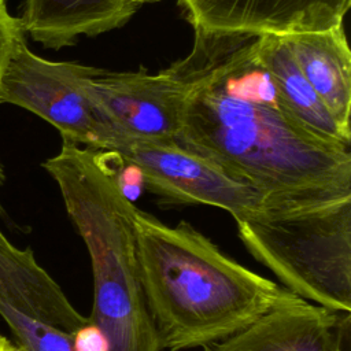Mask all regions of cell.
Wrapping results in <instances>:
<instances>
[{
  "instance_id": "11",
  "label": "cell",
  "mask_w": 351,
  "mask_h": 351,
  "mask_svg": "<svg viewBox=\"0 0 351 351\" xmlns=\"http://www.w3.org/2000/svg\"><path fill=\"white\" fill-rule=\"evenodd\" d=\"M300 71L341 130L351 136V51L344 23L282 34Z\"/></svg>"
},
{
  "instance_id": "18",
  "label": "cell",
  "mask_w": 351,
  "mask_h": 351,
  "mask_svg": "<svg viewBox=\"0 0 351 351\" xmlns=\"http://www.w3.org/2000/svg\"><path fill=\"white\" fill-rule=\"evenodd\" d=\"M4 181H5V173H4V167H3V165H1V162H0V188L3 186ZM3 213H4V211H3V208H1V206H0V215H4Z\"/></svg>"
},
{
  "instance_id": "16",
  "label": "cell",
  "mask_w": 351,
  "mask_h": 351,
  "mask_svg": "<svg viewBox=\"0 0 351 351\" xmlns=\"http://www.w3.org/2000/svg\"><path fill=\"white\" fill-rule=\"evenodd\" d=\"M73 351H110V340L100 326L89 321L75 332Z\"/></svg>"
},
{
  "instance_id": "12",
  "label": "cell",
  "mask_w": 351,
  "mask_h": 351,
  "mask_svg": "<svg viewBox=\"0 0 351 351\" xmlns=\"http://www.w3.org/2000/svg\"><path fill=\"white\" fill-rule=\"evenodd\" d=\"M256 53L271 75L291 114L308 129L325 137L351 144L300 71L282 34H256Z\"/></svg>"
},
{
  "instance_id": "13",
  "label": "cell",
  "mask_w": 351,
  "mask_h": 351,
  "mask_svg": "<svg viewBox=\"0 0 351 351\" xmlns=\"http://www.w3.org/2000/svg\"><path fill=\"white\" fill-rule=\"evenodd\" d=\"M0 315L16 339L19 351H73L74 336L43 325L0 302Z\"/></svg>"
},
{
  "instance_id": "19",
  "label": "cell",
  "mask_w": 351,
  "mask_h": 351,
  "mask_svg": "<svg viewBox=\"0 0 351 351\" xmlns=\"http://www.w3.org/2000/svg\"><path fill=\"white\" fill-rule=\"evenodd\" d=\"M138 7H143L145 4H151V3H155V1H159V0H133Z\"/></svg>"
},
{
  "instance_id": "14",
  "label": "cell",
  "mask_w": 351,
  "mask_h": 351,
  "mask_svg": "<svg viewBox=\"0 0 351 351\" xmlns=\"http://www.w3.org/2000/svg\"><path fill=\"white\" fill-rule=\"evenodd\" d=\"M26 34L19 16H15L8 10V0H0V81L8 58L16 40Z\"/></svg>"
},
{
  "instance_id": "15",
  "label": "cell",
  "mask_w": 351,
  "mask_h": 351,
  "mask_svg": "<svg viewBox=\"0 0 351 351\" xmlns=\"http://www.w3.org/2000/svg\"><path fill=\"white\" fill-rule=\"evenodd\" d=\"M117 182L121 192L130 200L134 202L143 188H144V178L140 169L132 163L126 162L117 154Z\"/></svg>"
},
{
  "instance_id": "7",
  "label": "cell",
  "mask_w": 351,
  "mask_h": 351,
  "mask_svg": "<svg viewBox=\"0 0 351 351\" xmlns=\"http://www.w3.org/2000/svg\"><path fill=\"white\" fill-rule=\"evenodd\" d=\"M90 89L111 123L132 138L176 140L181 128L184 89L169 67L151 74L97 69Z\"/></svg>"
},
{
  "instance_id": "1",
  "label": "cell",
  "mask_w": 351,
  "mask_h": 351,
  "mask_svg": "<svg viewBox=\"0 0 351 351\" xmlns=\"http://www.w3.org/2000/svg\"><path fill=\"white\" fill-rule=\"evenodd\" d=\"M184 89L176 141L265 200V208L351 197L350 145L299 122L256 53V34L195 30L169 66Z\"/></svg>"
},
{
  "instance_id": "2",
  "label": "cell",
  "mask_w": 351,
  "mask_h": 351,
  "mask_svg": "<svg viewBox=\"0 0 351 351\" xmlns=\"http://www.w3.org/2000/svg\"><path fill=\"white\" fill-rule=\"evenodd\" d=\"M140 281L160 351L221 341L291 291L223 254L189 222L170 226L136 207Z\"/></svg>"
},
{
  "instance_id": "3",
  "label": "cell",
  "mask_w": 351,
  "mask_h": 351,
  "mask_svg": "<svg viewBox=\"0 0 351 351\" xmlns=\"http://www.w3.org/2000/svg\"><path fill=\"white\" fill-rule=\"evenodd\" d=\"M43 167L56 182L67 215L88 250L93 274L90 321L110 351H160L140 281L136 206L117 182V152L62 140Z\"/></svg>"
},
{
  "instance_id": "5",
  "label": "cell",
  "mask_w": 351,
  "mask_h": 351,
  "mask_svg": "<svg viewBox=\"0 0 351 351\" xmlns=\"http://www.w3.org/2000/svg\"><path fill=\"white\" fill-rule=\"evenodd\" d=\"M97 67L44 59L22 34L0 81V104L22 107L58 129L62 140L95 149L115 151L126 138L107 118L89 80Z\"/></svg>"
},
{
  "instance_id": "10",
  "label": "cell",
  "mask_w": 351,
  "mask_h": 351,
  "mask_svg": "<svg viewBox=\"0 0 351 351\" xmlns=\"http://www.w3.org/2000/svg\"><path fill=\"white\" fill-rule=\"evenodd\" d=\"M0 302L23 315L71 336L90 321L70 303L59 284L36 261L0 232Z\"/></svg>"
},
{
  "instance_id": "8",
  "label": "cell",
  "mask_w": 351,
  "mask_h": 351,
  "mask_svg": "<svg viewBox=\"0 0 351 351\" xmlns=\"http://www.w3.org/2000/svg\"><path fill=\"white\" fill-rule=\"evenodd\" d=\"M351 0H178L193 30L252 34L318 32L344 22Z\"/></svg>"
},
{
  "instance_id": "4",
  "label": "cell",
  "mask_w": 351,
  "mask_h": 351,
  "mask_svg": "<svg viewBox=\"0 0 351 351\" xmlns=\"http://www.w3.org/2000/svg\"><path fill=\"white\" fill-rule=\"evenodd\" d=\"M234 222L247 251L288 291L351 313V197L265 208Z\"/></svg>"
},
{
  "instance_id": "9",
  "label": "cell",
  "mask_w": 351,
  "mask_h": 351,
  "mask_svg": "<svg viewBox=\"0 0 351 351\" xmlns=\"http://www.w3.org/2000/svg\"><path fill=\"white\" fill-rule=\"evenodd\" d=\"M350 314L289 292L271 310L204 351H341Z\"/></svg>"
},
{
  "instance_id": "17",
  "label": "cell",
  "mask_w": 351,
  "mask_h": 351,
  "mask_svg": "<svg viewBox=\"0 0 351 351\" xmlns=\"http://www.w3.org/2000/svg\"><path fill=\"white\" fill-rule=\"evenodd\" d=\"M0 351H19V348L0 332Z\"/></svg>"
},
{
  "instance_id": "6",
  "label": "cell",
  "mask_w": 351,
  "mask_h": 351,
  "mask_svg": "<svg viewBox=\"0 0 351 351\" xmlns=\"http://www.w3.org/2000/svg\"><path fill=\"white\" fill-rule=\"evenodd\" d=\"M115 152L134 163L144 186L167 203L213 206L228 211L233 219L265 210V200L252 188L176 140L126 137Z\"/></svg>"
}]
</instances>
